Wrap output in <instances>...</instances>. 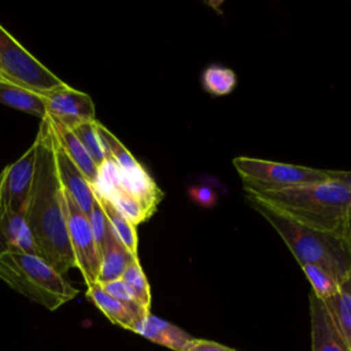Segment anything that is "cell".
I'll use <instances>...</instances> for the list:
<instances>
[{
    "instance_id": "4dcf8cb0",
    "label": "cell",
    "mask_w": 351,
    "mask_h": 351,
    "mask_svg": "<svg viewBox=\"0 0 351 351\" xmlns=\"http://www.w3.org/2000/svg\"><path fill=\"white\" fill-rule=\"evenodd\" d=\"M0 81H8L3 73V69H1V64H0Z\"/></svg>"
},
{
    "instance_id": "e0dca14e",
    "label": "cell",
    "mask_w": 351,
    "mask_h": 351,
    "mask_svg": "<svg viewBox=\"0 0 351 351\" xmlns=\"http://www.w3.org/2000/svg\"><path fill=\"white\" fill-rule=\"evenodd\" d=\"M0 103L40 119L47 117L44 96L10 81H0Z\"/></svg>"
},
{
    "instance_id": "4316f807",
    "label": "cell",
    "mask_w": 351,
    "mask_h": 351,
    "mask_svg": "<svg viewBox=\"0 0 351 351\" xmlns=\"http://www.w3.org/2000/svg\"><path fill=\"white\" fill-rule=\"evenodd\" d=\"M192 200H195L202 207H211L217 202V193L213 188L207 185H197L192 186L188 191Z\"/></svg>"
},
{
    "instance_id": "d6a6232c",
    "label": "cell",
    "mask_w": 351,
    "mask_h": 351,
    "mask_svg": "<svg viewBox=\"0 0 351 351\" xmlns=\"http://www.w3.org/2000/svg\"><path fill=\"white\" fill-rule=\"evenodd\" d=\"M348 344H350V348H351V336L348 337Z\"/></svg>"
},
{
    "instance_id": "6da1fadb",
    "label": "cell",
    "mask_w": 351,
    "mask_h": 351,
    "mask_svg": "<svg viewBox=\"0 0 351 351\" xmlns=\"http://www.w3.org/2000/svg\"><path fill=\"white\" fill-rule=\"evenodd\" d=\"M36 163L25 219L41 256L62 276L75 267L69 240L64 188L55 160V132L47 115L34 140Z\"/></svg>"
},
{
    "instance_id": "9a60e30c",
    "label": "cell",
    "mask_w": 351,
    "mask_h": 351,
    "mask_svg": "<svg viewBox=\"0 0 351 351\" xmlns=\"http://www.w3.org/2000/svg\"><path fill=\"white\" fill-rule=\"evenodd\" d=\"M52 128L55 130L59 144L62 145V148L64 149L67 156L78 167V170L82 173V176L86 178V181L90 184V186H95L97 182V177H99V167L95 165V162L92 160V158L89 156L86 149L82 147V144L80 143V140L77 138L74 132L70 128H67L56 121H52Z\"/></svg>"
},
{
    "instance_id": "484cf974",
    "label": "cell",
    "mask_w": 351,
    "mask_h": 351,
    "mask_svg": "<svg viewBox=\"0 0 351 351\" xmlns=\"http://www.w3.org/2000/svg\"><path fill=\"white\" fill-rule=\"evenodd\" d=\"M110 296H112L114 299L128 304V306H138L141 307L136 299H134V295L133 292L130 291V288L128 287V284L122 280V278H118V280H114V281H108V282H104V284H99ZM143 308V307H141ZM145 310V308H144Z\"/></svg>"
},
{
    "instance_id": "52a82bcc",
    "label": "cell",
    "mask_w": 351,
    "mask_h": 351,
    "mask_svg": "<svg viewBox=\"0 0 351 351\" xmlns=\"http://www.w3.org/2000/svg\"><path fill=\"white\" fill-rule=\"evenodd\" d=\"M64 202L67 214V232L75 259V267L81 271L86 287H90L97 284L101 252L90 228L88 215L78 207V204L66 191Z\"/></svg>"
},
{
    "instance_id": "2e32d148",
    "label": "cell",
    "mask_w": 351,
    "mask_h": 351,
    "mask_svg": "<svg viewBox=\"0 0 351 351\" xmlns=\"http://www.w3.org/2000/svg\"><path fill=\"white\" fill-rule=\"evenodd\" d=\"M138 259L133 256L123 244L115 236L112 228L107 236L106 244L101 250V263L97 284H104L108 281H114L122 277L125 269L130 262Z\"/></svg>"
},
{
    "instance_id": "ba28073f",
    "label": "cell",
    "mask_w": 351,
    "mask_h": 351,
    "mask_svg": "<svg viewBox=\"0 0 351 351\" xmlns=\"http://www.w3.org/2000/svg\"><path fill=\"white\" fill-rule=\"evenodd\" d=\"M36 163V144L0 171V213H25Z\"/></svg>"
},
{
    "instance_id": "8fae6325",
    "label": "cell",
    "mask_w": 351,
    "mask_h": 351,
    "mask_svg": "<svg viewBox=\"0 0 351 351\" xmlns=\"http://www.w3.org/2000/svg\"><path fill=\"white\" fill-rule=\"evenodd\" d=\"M55 160H56L58 174L64 191L73 197V200L78 204V207L88 215L95 202L93 188L82 176V173L78 170V167L73 163V160L67 156V154L59 144L56 134H55Z\"/></svg>"
},
{
    "instance_id": "ffe728a7",
    "label": "cell",
    "mask_w": 351,
    "mask_h": 351,
    "mask_svg": "<svg viewBox=\"0 0 351 351\" xmlns=\"http://www.w3.org/2000/svg\"><path fill=\"white\" fill-rule=\"evenodd\" d=\"M237 85V77L229 67L210 64L202 73V86L213 96L229 95Z\"/></svg>"
},
{
    "instance_id": "f1b7e54d",
    "label": "cell",
    "mask_w": 351,
    "mask_h": 351,
    "mask_svg": "<svg viewBox=\"0 0 351 351\" xmlns=\"http://www.w3.org/2000/svg\"><path fill=\"white\" fill-rule=\"evenodd\" d=\"M328 176L343 184L351 192V170H326Z\"/></svg>"
},
{
    "instance_id": "1f68e13d",
    "label": "cell",
    "mask_w": 351,
    "mask_h": 351,
    "mask_svg": "<svg viewBox=\"0 0 351 351\" xmlns=\"http://www.w3.org/2000/svg\"><path fill=\"white\" fill-rule=\"evenodd\" d=\"M347 234H348V237L351 240V221H350V225H348V229H347Z\"/></svg>"
},
{
    "instance_id": "f546056e",
    "label": "cell",
    "mask_w": 351,
    "mask_h": 351,
    "mask_svg": "<svg viewBox=\"0 0 351 351\" xmlns=\"http://www.w3.org/2000/svg\"><path fill=\"white\" fill-rule=\"evenodd\" d=\"M343 287L351 292V276H350V278L343 284Z\"/></svg>"
},
{
    "instance_id": "cb8c5ba5",
    "label": "cell",
    "mask_w": 351,
    "mask_h": 351,
    "mask_svg": "<svg viewBox=\"0 0 351 351\" xmlns=\"http://www.w3.org/2000/svg\"><path fill=\"white\" fill-rule=\"evenodd\" d=\"M324 302L329 307L339 329L348 340L351 336V292L341 287L337 293Z\"/></svg>"
},
{
    "instance_id": "d4e9b609",
    "label": "cell",
    "mask_w": 351,
    "mask_h": 351,
    "mask_svg": "<svg viewBox=\"0 0 351 351\" xmlns=\"http://www.w3.org/2000/svg\"><path fill=\"white\" fill-rule=\"evenodd\" d=\"M88 219H89V223H90V228L93 230V234H95V239L97 241V245L100 248V252L106 244V240H107V236L111 230V225L107 219V215L100 204V202L97 200V197L95 196V202H93V206H92V210L90 213L88 214Z\"/></svg>"
},
{
    "instance_id": "8992f818",
    "label": "cell",
    "mask_w": 351,
    "mask_h": 351,
    "mask_svg": "<svg viewBox=\"0 0 351 351\" xmlns=\"http://www.w3.org/2000/svg\"><path fill=\"white\" fill-rule=\"evenodd\" d=\"M0 64L5 78L22 88L47 96L67 84L37 60L0 25Z\"/></svg>"
},
{
    "instance_id": "5bb4252c",
    "label": "cell",
    "mask_w": 351,
    "mask_h": 351,
    "mask_svg": "<svg viewBox=\"0 0 351 351\" xmlns=\"http://www.w3.org/2000/svg\"><path fill=\"white\" fill-rule=\"evenodd\" d=\"M134 333L173 351H185L188 344L195 339L192 335L186 333L174 324L152 314H148L138 324Z\"/></svg>"
},
{
    "instance_id": "4fadbf2b",
    "label": "cell",
    "mask_w": 351,
    "mask_h": 351,
    "mask_svg": "<svg viewBox=\"0 0 351 351\" xmlns=\"http://www.w3.org/2000/svg\"><path fill=\"white\" fill-rule=\"evenodd\" d=\"M7 251H23L41 256L26 223L25 213H0V255Z\"/></svg>"
},
{
    "instance_id": "7a4b0ae2",
    "label": "cell",
    "mask_w": 351,
    "mask_h": 351,
    "mask_svg": "<svg viewBox=\"0 0 351 351\" xmlns=\"http://www.w3.org/2000/svg\"><path fill=\"white\" fill-rule=\"evenodd\" d=\"M245 192L302 225L347 234L351 221V192L330 177L285 189Z\"/></svg>"
},
{
    "instance_id": "5b68a950",
    "label": "cell",
    "mask_w": 351,
    "mask_h": 351,
    "mask_svg": "<svg viewBox=\"0 0 351 351\" xmlns=\"http://www.w3.org/2000/svg\"><path fill=\"white\" fill-rule=\"evenodd\" d=\"M244 191H276L328 180V171L302 165L281 163L261 158L237 156L232 160Z\"/></svg>"
},
{
    "instance_id": "9c48e42d",
    "label": "cell",
    "mask_w": 351,
    "mask_h": 351,
    "mask_svg": "<svg viewBox=\"0 0 351 351\" xmlns=\"http://www.w3.org/2000/svg\"><path fill=\"white\" fill-rule=\"evenodd\" d=\"M44 100L47 115L70 129L96 119L92 97L88 93L73 89L70 85L44 96Z\"/></svg>"
},
{
    "instance_id": "7c38bea8",
    "label": "cell",
    "mask_w": 351,
    "mask_h": 351,
    "mask_svg": "<svg viewBox=\"0 0 351 351\" xmlns=\"http://www.w3.org/2000/svg\"><path fill=\"white\" fill-rule=\"evenodd\" d=\"M86 298L110 319V322L132 332H136L138 324L151 314V311L138 306H128L114 299L99 284L88 287Z\"/></svg>"
},
{
    "instance_id": "7402d4cb",
    "label": "cell",
    "mask_w": 351,
    "mask_h": 351,
    "mask_svg": "<svg viewBox=\"0 0 351 351\" xmlns=\"http://www.w3.org/2000/svg\"><path fill=\"white\" fill-rule=\"evenodd\" d=\"M121 278L128 284V287L133 292L136 302L143 308L149 311V308H151V289H149L148 280H147V277L143 271V267L140 265V261L134 259L133 262H130L128 265V267L125 269Z\"/></svg>"
},
{
    "instance_id": "30bf717a",
    "label": "cell",
    "mask_w": 351,
    "mask_h": 351,
    "mask_svg": "<svg viewBox=\"0 0 351 351\" xmlns=\"http://www.w3.org/2000/svg\"><path fill=\"white\" fill-rule=\"evenodd\" d=\"M311 351H351L347 337L339 329L324 300L310 293Z\"/></svg>"
},
{
    "instance_id": "277c9868",
    "label": "cell",
    "mask_w": 351,
    "mask_h": 351,
    "mask_svg": "<svg viewBox=\"0 0 351 351\" xmlns=\"http://www.w3.org/2000/svg\"><path fill=\"white\" fill-rule=\"evenodd\" d=\"M0 280L49 311L58 310L78 295V289L44 258L23 251H7L0 255Z\"/></svg>"
},
{
    "instance_id": "83f0119b",
    "label": "cell",
    "mask_w": 351,
    "mask_h": 351,
    "mask_svg": "<svg viewBox=\"0 0 351 351\" xmlns=\"http://www.w3.org/2000/svg\"><path fill=\"white\" fill-rule=\"evenodd\" d=\"M185 351H237L234 348H230L228 346H223L221 343L207 340V339H193Z\"/></svg>"
},
{
    "instance_id": "3957f363",
    "label": "cell",
    "mask_w": 351,
    "mask_h": 351,
    "mask_svg": "<svg viewBox=\"0 0 351 351\" xmlns=\"http://www.w3.org/2000/svg\"><path fill=\"white\" fill-rule=\"evenodd\" d=\"M247 202L282 237L299 265H317L341 285L351 276V240L348 234L302 225L261 199L247 193Z\"/></svg>"
},
{
    "instance_id": "44dd1931",
    "label": "cell",
    "mask_w": 351,
    "mask_h": 351,
    "mask_svg": "<svg viewBox=\"0 0 351 351\" xmlns=\"http://www.w3.org/2000/svg\"><path fill=\"white\" fill-rule=\"evenodd\" d=\"M303 273L311 284V292L321 300L332 298L343 287L330 273L317 265H300Z\"/></svg>"
},
{
    "instance_id": "603a6c76",
    "label": "cell",
    "mask_w": 351,
    "mask_h": 351,
    "mask_svg": "<svg viewBox=\"0 0 351 351\" xmlns=\"http://www.w3.org/2000/svg\"><path fill=\"white\" fill-rule=\"evenodd\" d=\"M71 130L74 132L82 147L86 149L95 165L100 169L106 162V151L97 132V121L95 119L80 123Z\"/></svg>"
},
{
    "instance_id": "ac0fdd59",
    "label": "cell",
    "mask_w": 351,
    "mask_h": 351,
    "mask_svg": "<svg viewBox=\"0 0 351 351\" xmlns=\"http://www.w3.org/2000/svg\"><path fill=\"white\" fill-rule=\"evenodd\" d=\"M95 196L97 197V200L100 202L107 219L115 233V236L118 237V240L123 244V247L133 255L137 256V248H138V237H137V232H136V226L129 222L106 197H103L101 195H99L95 189H93Z\"/></svg>"
},
{
    "instance_id": "d6986e66",
    "label": "cell",
    "mask_w": 351,
    "mask_h": 351,
    "mask_svg": "<svg viewBox=\"0 0 351 351\" xmlns=\"http://www.w3.org/2000/svg\"><path fill=\"white\" fill-rule=\"evenodd\" d=\"M97 132L106 151V159H111L119 169L128 173H136L144 169L136 160V158L130 154V151L117 138V136H114L99 121H97Z\"/></svg>"
}]
</instances>
